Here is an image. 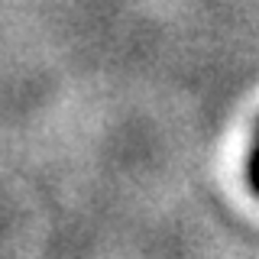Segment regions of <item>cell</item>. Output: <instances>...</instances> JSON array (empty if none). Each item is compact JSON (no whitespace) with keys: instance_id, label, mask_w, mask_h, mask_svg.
<instances>
[{"instance_id":"obj_1","label":"cell","mask_w":259,"mask_h":259,"mask_svg":"<svg viewBox=\"0 0 259 259\" xmlns=\"http://www.w3.org/2000/svg\"><path fill=\"white\" fill-rule=\"evenodd\" d=\"M249 182H253V188L259 194V140L253 146V152H249Z\"/></svg>"}]
</instances>
